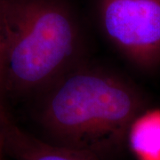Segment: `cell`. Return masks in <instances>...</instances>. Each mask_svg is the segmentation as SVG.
Instances as JSON below:
<instances>
[{
    "label": "cell",
    "mask_w": 160,
    "mask_h": 160,
    "mask_svg": "<svg viewBox=\"0 0 160 160\" xmlns=\"http://www.w3.org/2000/svg\"><path fill=\"white\" fill-rule=\"evenodd\" d=\"M47 89L40 121L53 143L96 158L121 146L145 109L137 88L96 68H71Z\"/></svg>",
    "instance_id": "1"
},
{
    "label": "cell",
    "mask_w": 160,
    "mask_h": 160,
    "mask_svg": "<svg viewBox=\"0 0 160 160\" xmlns=\"http://www.w3.org/2000/svg\"><path fill=\"white\" fill-rule=\"evenodd\" d=\"M6 38V90L46 88L71 69L79 33L59 0H1Z\"/></svg>",
    "instance_id": "2"
},
{
    "label": "cell",
    "mask_w": 160,
    "mask_h": 160,
    "mask_svg": "<svg viewBox=\"0 0 160 160\" xmlns=\"http://www.w3.org/2000/svg\"><path fill=\"white\" fill-rule=\"evenodd\" d=\"M103 31L132 63L160 65V0H99Z\"/></svg>",
    "instance_id": "3"
},
{
    "label": "cell",
    "mask_w": 160,
    "mask_h": 160,
    "mask_svg": "<svg viewBox=\"0 0 160 160\" xmlns=\"http://www.w3.org/2000/svg\"><path fill=\"white\" fill-rule=\"evenodd\" d=\"M5 148L11 150L15 160H99L84 152L40 141L12 125L6 128Z\"/></svg>",
    "instance_id": "4"
},
{
    "label": "cell",
    "mask_w": 160,
    "mask_h": 160,
    "mask_svg": "<svg viewBox=\"0 0 160 160\" xmlns=\"http://www.w3.org/2000/svg\"><path fill=\"white\" fill-rule=\"evenodd\" d=\"M126 140L139 160H160V109L142 111L132 122Z\"/></svg>",
    "instance_id": "5"
},
{
    "label": "cell",
    "mask_w": 160,
    "mask_h": 160,
    "mask_svg": "<svg viewBox=\"0 0 160 160\" xmlns=\"http://www.w3.org/2000/svg\"><path fill=\"white\" fill-rule=\"evenodd\" d=\"M6 91V38L3 22L2 6L0 0V102Z\"/></svg>",
    "instance_id": "6"
},
{
    "label": "cell",
    "mask_w": 160,
    "mask_h": 160,
    "mask_svg": "<svg viewBox=\"0 0 160 160\" xmlns=\"http://www.w3.org/2000/svg\"><path fill=\"white\" fill-rule=\"evenodd\" d=\"M10 125L6 116V112L2 102H0V134H5L7 126Z\"/></svg>",
    "instance_id": "7"
},
{
    "label": "cell",
    "mask_w": 160,
    "mask_h": 160,
    "mask_svg": "<svg viewBox=\"0 0 160 160\" xmlns=\"http://www.w3.org/2000/svg\"><path fill=\"white\" fill-rule=\"evenodd\" d=\"M5 134H0V160H3L4 149H6L5 148Z\"/></svg>",
    "instance_id": "8"
}]
</instances>
